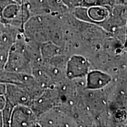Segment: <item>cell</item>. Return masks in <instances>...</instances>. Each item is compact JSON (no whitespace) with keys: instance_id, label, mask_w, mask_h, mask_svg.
Listing matches in <instances>:
<instances>
[{"instance_id":"obj_11","label":"cell","mask_w":127,"mask_h":127,"mask_svg":"<svg viewBox=\"0 0 127 127\" xmlns=\"http://www.w3.org/2000/svg\"><path fill=\"white\" fill-rule=\"evenodd\" d=\"M115 4V0H81V6L84 7H104L111 8Z\"/></svg>"},{"instance_id":"obj_13","label":"cell","mask_w":127,"mask_h":127,"mask_svg":"<svg viewBox=\"0 0 127 127\" xmlns=\"http://www.w3.org/2000/svg\"><path fill=\"white\" fill-rule=\"evenodd\" d=\"M62 2L68 9L71 10L74 8L81 6V0H61Z\"/></svg>"},{"instance_id":"obj_9","label":"cell","mask_w":127,"mask_h":127,"mask_svg":"<svg viewBox=\"0 0 127 127\" xmlns=\"http://www.w3.org/2000/svg\"><path fill=\"white\" fill-rule=\"evenodd\" d=\"M34 78L30 74L11 72L3 69L0 72V82L5 84H26Z\"/></svg>"},{"instance_id":"obj_16","label":"cell","mask_w":127,"mask_h":127,"mask_svg":"<svg viewBox=\"0 0 127 127\" xmlns=\"http://www.w3.org/2000/svg\"><path fill=\"white\" fill-rule=\"evenodd\" d=\"M6 91V84L0 82V95H5Z\"/></svg>"},{"instance_id":"obj_1","label":"cell","mask_w":127,"mask_h":127,"mask_svg":"<svg viewBox=\"0 0 127 127\" xmlns=\"http://www.w3.org/2000/svg\"><path fill=\"white\" fill-rule=\"evenodd\" d=\"M32 63L25 48V38L21 32L9 49L4 70L31 75Z\"/></svg>"},{"instance_id":"obj_18","label":"cell","mask_w":127,"mask_h":127,"mask_svg":"<svg viewBox=\"0 0 127 127\" xmlns=\"http://www.w3.org/2000/svg\"><path fill=\"white\" fill-rule=\"evenodd\" d=\"M3 127V124H2V116H1V112H0V127Z\"/></svg>"},{"instance_id":"obj_14","label":"cell","mask_w":127,"mask_h":127,"mask_svg":"<svg viewBox=\"0 0 127 127\" xmlns=\"http://www.w3.org/2000/svg\"><path fill=\"white\" fill-rule=\"evenodd\" d=\"M13 2L15 1L13 0H0V18H2V13L5 8Z\"/></svg>"},{"instance_id":"obj_5","label":"cell","mask_w":127,"mask_h":127,"mask_svg":"<svg viewBox=\"0 0 127 127\" xmlns=\"http://www.w3.org/2000/svg\"><path fill=\"white\" fill-rule=\"evenodd\" d=\"M39 126L38 118L29 106L17 105L14 106L10 121L11 127Z\"/></svg>"},{"instance_id":"obj_17","label":"cell","mask_w":127,"mask_h":127,"mask_svg":"<svg viewBox=\"0 0 127 127\" xmlns=\"http://www.w3.org/2000/svg\"><path fill=\"white\" fill-rule=\"evenodd\" d=\"M127 0H115V4L127 5Z\"/></svg>"},{"instance_id":"obj_4","label":"cell","mask_w":127,"mask_h":127,"mask_svg":"<svg viewBox=\"0 0 127 127\" xmlns=\"http://www.w3.org/2000/svg\"><path fill=\"white\" fill-rule=\"evenodd\" d=\"M91 64L83 55L74 54L67 60L65 74L69 79H78L85 78Z\"/></svg>"},{"instance_id":"obj_7","label":"cell","mask_w":127,"mask_h":127,"mask_svg":"<svg viewBox=\"0 0 127 127\" xmlns=\"http://www.w3.org/2000/svg\"><path fill=\"white\" fill-rule=\"evenodd\" d=\"M85 78V88L90 91L102 90L108 86L112 80L109 74L96 69L89 71Z\"/></svg>"},{"instance_id":"obj_15","label":"cell","mask_w":127,"mask_h":127,"mask_svg":"<svg viewBox=\"0 0 127 127\" xmlns=\"http://www.w3.org/2000/svg\"><path fill=\"white\" fill-rule=\"evenodd\" d=\"M6 102V98L5 95H0V112L4 108Z\"/></svg>"},{"instance_id":"obj_3","label":"cell","mask_w":127,"mask_h":127,"mask_svg":"<svg viewBox=\"0 0 127 127\" xmlns=\"http://www.w3.org/2000/svg\"><path fill=\"white\" fill-rule=\"evenodd\" d=\"M58 91L54 87L44 90L40 95L32 102L31 108L38 118L45 112L54 108L58 103Z\"/></svg>"},{"instance_id":"obj_6","label":"cell","mask_w":127,"mask_h":127,"mask_svg":"<svg viewBox=\"0 0 127 127\" xmlns=\"http://www.w3.org/2000/svg\"><path fill=\"white\" fill-rule=\"evenodd\" d=\"M38 123L41 127L77 126L74 120L61 111L54 109V108L40 116L38 118Z\"/></svg>"},{"instance_id":"obj_12","label":"cell","mask_w":127,"mask_h":127,"mask_svg":"<svg viewBox=\"0 0 127 127\" xmlns=\"http://www.w3.org/2000/svg\"><path fill=\"white\" fill-rule=\"evenodd\" d=\"M14 105L6 99V102L4 108L1 111L2 116L3 127H10V121Z\"/></svg>"},{"instance_id":"obj_2","label":"cell","mask_w":127,"mask_h":127,"mask_svg":"<svg viewBox=\"0 0 127 127\" xmlns=\"http://www.w3.org/2000/svg\"><path fill=\"white\" fill-rule=\"evenodd\" d=\"M31 17L35 15H58L70 12L61 0H24Z\"/></svg>"},{"instance_id":"obj_8","label":"cell","mask_w":127,"mask_h":127,"mask_svg":"<svg viewBox=\"0 0 127 127\" xmlns=\"http://www.w3.org/2000/svg\"><path fill=\"white\" fill-rule=\"evenodd\" d=\"M111 9L98 6L86 8V20L85 23L100 27L109 17Z\"/></svg>"},{"instance_id":"obj_10","label":"cell","mask_w":127,"mask_h":127,"mask_svg":"<svg viewBox=\"0 0 127 127\" xmlns=\"http://www.w3.org/2000/svg\"><path fill=\"white\" fill-rule=\"evenodd\" d=\"M40 53L42 61H47L56 55L62 54V51L57 44L47 41L40 45Z\"/></svg>"}]
</instances>
